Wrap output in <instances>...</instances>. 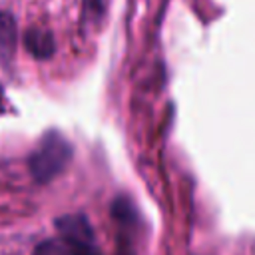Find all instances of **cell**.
<instances>
[{
  "label": "cell",
  "mask_w": 255,
  "mask_h": 255,
  "mask_svg": "<svg viewBox=\"0 0 255 255\" xmlns=\"http://www.w3.org/2000/svg\"><path fill=\"white\" fill-rule=\"evenodd\" d=\"M56 231L76 255H102L96 243V233L84 213H68L58 217Z\"/></svg>",
  "instance_id": "7a4b0ae2"
},
{
  "label": "cell",
  "mask_w": 255,
  "mask_h": 255,
  "mask_svg": "<svg viewBox=\"0 0 255 255\" xmlns=\"http://www.w3.org/2000/svg\"><path fill=\"white\" fill-rule=\"evenodd\" d=\"M72 143L56 129L46 131L28 157V167L38 183L56 179L72 161Z\"/></svg>",
  "instance_id": "6da1fadb"
},
{
  "label": "cell",
  "mask_w": 255,
  "mask_h": 255,
  "mask_svg": "<svg viewBox=\"0 0 255 255\" xmlns=\"http://www.w3.org/2000/svg\"><path fill=\"white\" fill-rule=\"evenodd\" d=\"M112 217L118 221L120 231H118V247L116 255H135V233L139 229V215L135 205L131 203L129 197L118 195L112 201Z\"/></svg>",
  "instance_id": "3957f363"
},
{
  "label": "cell",
  "mask_w": 255,
  "mask_h": 255,
  "mask_svg": "<svg viewBox=\"0 0 255 255\" xmlns=\"http://www.w3.org/2000/svg\"><path fill=\"white\" fill-rule=\"evenodd\" d=\"M32 255H76V253L62 237H58V239H44L42 243H38Z\"/></svg>",
  "instance_id": "277c9868"
}]
</instances>
